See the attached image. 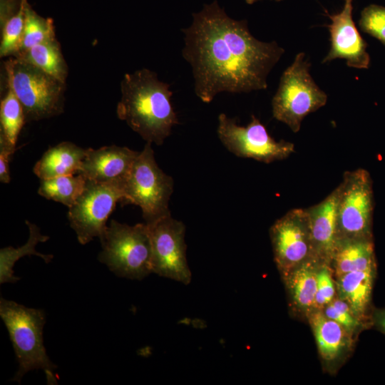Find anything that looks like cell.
Returning a JSON list of instances; mask_svg holds the SVG:
<instances>
[{
	"label": "cell",
	"mask_w": 385,
	"mask_h": 385,
	"mask_svg": "<svg viewBox=\"0 0 385 385\" xmlns=\"http://www.w3.org/2000/svg\"><path fill=\"white\" fill-rule=\"evenodd\" d=\"M118 202H126L121 183L87 179L83 192L68 212L70 225L81 245L94 237L103 238L108 218Z\"/></svg>",
	"instance_id": "9"
},
{
	"label": "cell",
	"mask_w": 385,
	"mask_h": 385,
	"mask_svg": "<svg viewBox=\"0 0 385 385\" xmlns=\"http://www.w3.org/2000/svg\"><path fill=\"white\" fill-rule=\"evenodd\" d=\"M87 149L71 142H62L48 148L34 167L41 179L79 173Z\"/></svg>",
	"instance_id": "16"
},
{
	"label": "cell",
	"mask_w": 385,
	"mask_h": 385,
	"mask_svg": "<svg viewBox=\"0 0 385 385\" xmlns=\"http://www.w3.org/2000/svg\"><path fill=\"white\" fill-rule=\"evenodd\" d=\"M339 187V240L372 238L374 202L370 173L363 168L346 171Z\"/></svg>",
	"instance_id": "8"
},
{
	"label": "cell",
	"mask_w": 385,
	"mask_h": 385,
	"mask_svg": "<svg viewBox=\"0 0 385 385\" xmlns=\"http://www.w3.org/2000/svg\"><path fill=\"white\" fill-rule=\"evenodd\" d=\"M26 1L21 0L19 10L1 21V57L15 56L19 51L24 28Z\"/></svg>",
	"instance_id": "26"
},
{
	"label": "cell",
	"mask_w": 385,
	"mask_h": 385,
	"mask_svg": "<svg viewBox=\"0 0 385 385\" xmlns=\"http://www.w3.org/2000/svg\"><path fill=\"white\" fill-rule=\"evenodd\" d=\"M274 260L284 274L314 257L306 209L289 210L271 227Z\"/></svg>",
	"instance_id": "12"
},
{
	"label": "cell",
	"mask_w": 385,
	"mask_h": 385,
	"mask_svg": "<svg viewBox=\"0 0 385 385\" xmlns=\"http://www.w3.org/2000/svg\"><path fill=\"white\" fill-rule=\"evenodd\" d=\"M317 279L314 307L322 308L334 299L335 294L334 284L327 262H321L317 270Z\"/></svg>",
	"instance_id": "29"
},
{
	"label": "cell",
	"mask_w": 385,
	"mask_h": 385,
	"mask_svg": "<svg viewBox=\"0 0 385 385\" xmlns=\"http://www.w3.org/2000/svg\"><path fill=\"white\" fill-rule=\"evenodd\" d=\"M361 29L385 45V7L371 4L365 7L359 22Z\"/></svg>",
	"instance_id": "27"
},
{
	"label": "cell",
	"mask_w": 385,
	"mask_h": 385,
	"mask_svg": "<svg viewBox=\"0 0 385 385\" xmlns=\"http://www.w3.org/2000/svg\"><path fill=\"white\" fill-rule=\"evenodd\" d=\"M98 260L116 275L141 280L152 273V248L145 223L128 225L112 220L101 240Z\"/></svg>",
	"instance_id": "5"
},
{
	"label": "cell",
	"mask_w": 385,
	"mask_h": 385,
	"mask_svg": "<svg viewBox=\"0 0 385 385\" xmlns=\"http://www.w3.org/2000/svg\"><path fill=\"white\" fill-rule=\"evenodd\" d=\"M14 57L38 67L66 83L68 66L56 37L40 43Z\"/></svg>",
	"instance_id": "21"
},
{
	"label": "cell",
	"mask_w": 385,
	"mask_h": 385,
	"mask_svg": "<svg viewBox=\"0 0 385 385\" xmlns=\"http://www.w3.org/2000/svg\"><path fill=\"white\" fill-rule=\"evenodd\" d=\"M376 267L351 272L338 277L337 287L339 299L346 302L352 313L360 320L366 317Z\"/></svg>",
	"instance_id": "17"
},
{
	"label": "cell",
	"mask_w": 385,
	"mask_h": 385,
	"mask_svg": "<svg viewBox=\"0 0 385 385\" xmlns=\"http://www.w3.org/2000/svg\"><path fill=\"white\" fill-rule=\"evenodd\" d=\"M0 316L8 330L19 362V369L13 381L20 383L28 371L43 369L48 383L56 384L53 373L56 366L51 361L43 345L44 311L29 308L1 297Z\"/></svg>",
	"instance_id": "3"
},
{
	"label": "cell",
	"mask_w": 385,
	"mask_h": 385,
	"mask_svg": "<svg viewBox=\"0 0 385 385\" xmlns=\"http://www.w3.org/2000/svg\"><path fill=\"white\" fill-rule=\"evenodd\" d=\"M7 86L20 101L26 122L61 114L66 83L38 67L16 57L4 63Z\"/></svg>",
	"instance_id": "4"
},
{
	"label": "cell",
	"mask_w": 385,
	"mask_h": 385,
	"mask_svg": "<svg viewBox=\"0 0 385 385\" xmlns=\"http://www.w3.org/2000/svg\"><path fill=\"white\" fill-rule=\"evenodd\" d=\"M138 153L127 147L117 145L87 148L79 173L96 182L122 184Z\"/></svg>",
	"instance_id": "14"
},
{
	"label": "cell",
	"mask_w": 385,
	"mask_h": 385,
	"mask_svg": "<svg viewBox=\"0 0 385 385\" xmlns=\"http://www.w3.org/2000/svg\"><path fill=\"white\" fill-rule=\"evenodd\" d=\"M339 185L322 201L306 209L309 222L314 256L332 260L338 239L337 206Z\"/></svg>",
	"instance_id": "15"
},
{
	"label": "cell",
	"mask_w": 385,
	"mask_h": 385,
	"mask_svg": "<svg viewBox=\"0 0 385 385\" xmlns=\"http://www.w3.org/2000/svg\"><path fill=\"white\" fill-rule=\"evenodd\" d=\"M29 230V237L23 246L14 248L11 246L1 248L0 250V283H14L20 279L14 275L13 270L16 261L26 255H36L48 263L53 257V255H44L38 252L35 247L38 242H46L49 237L41 233L40 229L34 223L26 220Z\"/></svg>",
	"instance_id": "22"
},
{
	"label": "cell",
	"mask_w": 385,
	"mask_h": 385,
	"mask_svg": "<svg viewBox=\"0 0 385 385\" xmlns=\"http://www.w3.org/2000/svg\"><path fill=\"white\" fill-rule=\"evenodd\" d=\"M148 226L151 240L152 273L188 284L191 272L186 258L184 224L169 215Z\"/></svg>",
	"instance_id": "11"
},
{
	"label": "cell",
	"mask_w": 385,
	"mask_h": 385,
	"mask_svg": "<svg viewBox=\"0 0 385 385\" xmlns=\"http://www.w3.org/2000/svg\"><path fill=\"white\" fill-rule=\"evenodd\" d=\"M310 323L321 356L327 361L335 360L346 346L345 329L322 312L313 313Z\"/></svg>",
	"instance_id": "20"
},
{
	"label": "cell",
	"mask_w": 385,
	"mask_h": 385,
	"mask_svg": "<svg viewBox=\"0 0 385 385\" xmlns=\"http://www.w3.org/2000/svg\"><path fill=\"white\" fill-rule=\"evenodd\" d=\"M55 37L53 20L43 18L37 14L26 0L25 2V21L23 36L19 51L15 56L40 43Z\"/></svg>",
	"instance_id": "25"
},
{
	"label": "cell",
	"mask_w": 385,
	"mask_h": 385,
	"mask_svg": "<svg viewBox=\"0 0 385 385\" xmlns=\"http://www.w3.org/2000/svg\"><path fill=\"white\" fill-rule=\"evenodd\" d=\"M16 146L0 137V181L3 183L10 182L9 162L15 151Z\"/></svg>",
	"instance_id": "30"
},
{
	"label": "cell",
	"mask_w": 385,
	"mask_h": 385,
	"mask_svg": "<svg viewBox=\"0 0 385 385\" xmlns=\"http://www.w3.org/2000/svg\"><path fill=\"white\" fill-rule=\"evenodd\" d=\"M217 135L225 147L240 158L270 163L286 159L294 152L292 143L275 140L255 115L246 126L225 113L218 116Z\"/></svg>",
	"instance_id": "10"
},
{
	"label": "cell",
	"mask_w": 385,
	"mask_h": 385,
	"mask_svg": "<svg viewBox=\"0 0 385 385\" xmlns=\"http://www.w3.org/2000/svg\"><path fill=\"white\" fill-rule=\"evenodd\" d=\"M183 29L182 53L192 67L196 96L210 103L221 92L249 93L267 88L269 73L284 50L254 37L246 20H235L216 1L192 14Z\"/></svg>",
	"instance_id": "1"
},
{
	"label": "cell",
	"mask_w": 385,
	"mask_h": 385,
	"mask_svg": "<svg viewBox=\"0 0 385 385\" xmlns=\"http://www.w3.org/2000/svg\"><path fill=\"white\" fill-rule=\"evenodd\" d=\"M322 261L312 257L284 274L292 301L302 310L314 307L317 270Z\"/></svg>",
	"instance_id": "19"
},
{
	"label": "cell",
	"mask_w": 385,
	"mask_h": 385,
	"mask_svg": "<svg viewBox=\"0 0 385 385\" xmlns=\"http://www.w3.org/2000/svg\"><path fill=\"white\" fill-rule=\"evenodd\" d=\"M352 10L353 0H344L340 12L328 15L332 21L329 25L330 49L322 62L342 58L349 67L367 68L370 57L366 51V43L353 21Z\"/></svg>",
	"instance_id": "13"
},
{
	"label": "cell",
	"mask_w": 385,
	"mask_h": 385,
	"mask_svg": "<svg viewBox=\"0 0 385 385\" xmlns=\"http://www.w3.org/2000/svg\"><path fill=\"white\" fill-rule=\"evenodd\" d=\"M151 144L147 142L139 152L122 183L126 203L139 206L148 225L170 215L168 205L174 185L155 162Z\"/></svg>",
	"instance_id": "7"
},
{
	"label": "cell",
	"mask_w": 385,
	"mask_h": 385,
	"mask_svg": "<svg viewBox=\"0 0 385 385\" xmlns=\"http://www.w3.org/2000/svg\"><path fill=\"white\" fill-rule=\"evenodd\" d=\"M324 314L342 325L347 332L356 331L361 325V321L352 313L348 304L339 299L326 305Z\"/></svg>",
	"instance_id": "28"
},
{
	"label": "cell",
	"mask_w": 385,
	"mask_h": 385,
	"mask_svg": "<svg viewBox=\"0 0 385 385\" xmlns=\"http://www.w3.org/2000/svg\"><path fill=\"white\" fill-rule=\"evenodd\" d=\"M299 53L283 72L272 101L273 117L297 133L304 118L322 106L327 94L315 83L309 73L310 63Z\"/></svg>",
	"instance_id": "6"
},
{
	"label": "cell",
	"mask_w": 385,
	"mask_h": 385,
	"mask_svg": "<svg viewBox=\"0 0 385 385\" xmlns=\"http://www.w3.org/2000/svg\"><path fill=\"white\" fill-rule=\"evenodd\" d=\"M120 91L116 108L118 118L145 141L162 145L179 123L170 85L160 81L153 71L142 68L124 75Z\"/></svg>",
	"instance_id": "2"
},
{
	"label": "cell",
	"mask_w": 385,
	"mask_h": 385,
	"mask_svg": "<svg viewBox=\"0 0 385 385\" xmlns=\"http://www.w3.org/2000/svg\"><path fill=\"white\" fill-rule=\"evenodd\" d=\"M86 181L87 178L81 173L41 179L38 193L69 208L83 192Z\"/></svg>",
	"instance_id": "23"
},
{
	"label": "cell",
	"mask_w": 385,
	"mask_h": 385,
	"mask_svg": "<svg viewBox=\"0 0 385 385\" xmlns=\"http://www.w3.org/2000/svg\"><path fill=\"white\" fill-rule=\"evenodd\" d=\"M372 319L374 325L385 334V308L376 310Z\"/></svg>",
	"instance_id": "31"
},
{
	"label": "cell",
	"mask_w": 385,
	"mask_h": 385,
	"mask_svg": "<svg viewBox=\"0 0 385 385\" xmlns=\"http://www.w3.org/2000/svg\"><path fill=\"white\" fill-rule=\"evenodd\" d=\"M262 1V0H245L246 3L247 4H252L254 3H256L257 1ZM274 1H281L282 0H274Z\"/></svg>",
	"instance_id": "32"
},
{
	"label": "cell",
	"mask_w": 385,
	"mask_h": 385,
	"mask_svg": "<svg viewBox=\"0 0 385 385\" xmlns=\"http://www.w3.org/2000/svg\"><path fill=\"white\" fill-rule=\"evenodd\" d=\"M0 123V137L16 146L26 118L20 101L9 87L7 93L1 101Z\"/></svg>",
	"instance_id": "24"
},
{
	"label": "cell",
	"mask_w": 385,
	"mask_h": 385,
	"mask_svg": "<svg viewBox=\"0 0 385 385\" xmlns=\"http://www.w3.org/2000/svg\"><path fill=\"white\" fill-rule=\"evenodd\" d=\"M337 277L376 267L372 238L339 240L332 257Z\"/></svg>",
	"instance_id": "18"
}]
</instances>
